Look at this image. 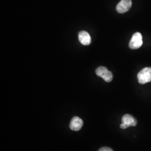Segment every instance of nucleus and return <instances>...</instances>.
<instances>
[{
	"label": "nucleus",
	"mask_w": 151,
	"mask_h": 151,
	"mask_svg": "<svg viewBox=\"0 0 151 151\" xmlns=\"http://www.w3.org/2000/svg\"><path fill=\"white\" fill-rule=\"evenodd\" d=\"M138 80L140 84H145L151 82V68L146 67L140 70L138 74Z\"/></svg>",
	"instance_id": "nucleus-1"
},
{
	"label": "nucleus",
	"mask_w": 151,
	"mask_h": 151,
	"mask_svg": "<svg viewBox=\"0 0 151 151\" xmlns=\"http://www.w3.org/2000/svg\"><path fill=\"white\" fill-rule=\"evenodd\" d=\"M122 123L120 124V127L123 129H127L131 126L134 127L137 124V120L130 114L124 115L122 118Z\"/></svg>",
	"instance_id": "nucleus-2"
},
{
	"label": "nucleus",
	"mask_w": 151,
	"mask_h": 151,
	"mask_svg": "<svg viewBox=\"0 0 151 151\" xmlns=\"http://www.w3.org/2000/svg\"><path fill=\"white\" fill-rule=\"evenodd\" d=\"M143 44L142 35L140 32H135L132 36L130 41L129 46L132 49L139 48Z\"/></svg>",
	"instance_id": "nucleus-3"
},
{
	"label": "nucleus",
	"mask_w": 151,
	"mask_h": 151,
	"mask_svg": "<svg viewBox=\"0 0 151 151\" xmlns=\"http://www.w3.org/2000/svg\"><path fill=\"white\" fill-rule=\"evenodd\" d=\"M132 5V0H122L116 6V11L120 14H123L129 11Z\"/></svg>",
	"instance_id": "nucleus-4"
},
{
	"label": "nucleus",
	"mask_w": 151,
	"mask_h": 151,
	"mask_svg": "<svg viewBox=\"0 0 151 151\" xmlns=\"http://www.w3.org/2000/svg\"><path fill=\"white\" fill-rule=\"evenodd\" d=\"M83 125V122L78 116H74L70 120V127L73 131H78L81 129Z\"/></svg>",
	"instance_id": "nucleus-5"
},
{
	"label": "nucleus",
	"mask_w": 151,
	"mask_h": 151,
	"mask_svg": "<svg viewBox=\"0 0 151 151\" xmlns=\"http://www.w3.org/2000/svg\"><path fill=\"white\" fill-rule=\"evenodd\" d=\"M78 39L82 45H88L91 43V38L88 32L85 31H81L78 33Z\"/></svg>",
	"instance_id": "nucleus-6"
},
{
	"label": "nucleus",
	"mask_w": 151,
	"mask_h": 151,
	"mask_svg": "<svg viewBox=\"0 0 151 151\" xmlns=\"http://www.w3.org/2000/svg\"><path fill=\"white\" fill-rule=\"evenodd\" d=\"M109 70H108V69L105 67H98L97 69L96 70V74L99 77H102L104 76L105 75V74L108 72Z\"/></svg>",
	"instance_id": "nucleus-7"
},
{
	"label": "nucleus",
	"mask_w": 151,
	"mask_h": 151,
	"mask_svg": "<svg viewBox=\"0 0 151 151\" xmlns=\"http://www.w3.org/2000/svg\"><path fill=\"white\" fill-rule=\"evenodd\" d=\"M103 78L104 80V81L107 82H110L113 80V76L110 71H108V72L105 74V75L103 77Z\"/></svg>",
	"instance_id": "nucleus-8"
},
{
	"label": "nucleus",
	"mask_w": 151,
	"mask_h": 151,
	"mask_svg": "<svg viewBox=\"0 0 151 151\" xmlns=\"http://www.w3.org/2000/svg\"><path fill=\"white\" fill-rule=\"evenodd\" d=\"M98 151H114L111 148L108 147H104L101 148Z\"/></svg>",
	"instance_id": "nucleus-9"
}]
</instances>
